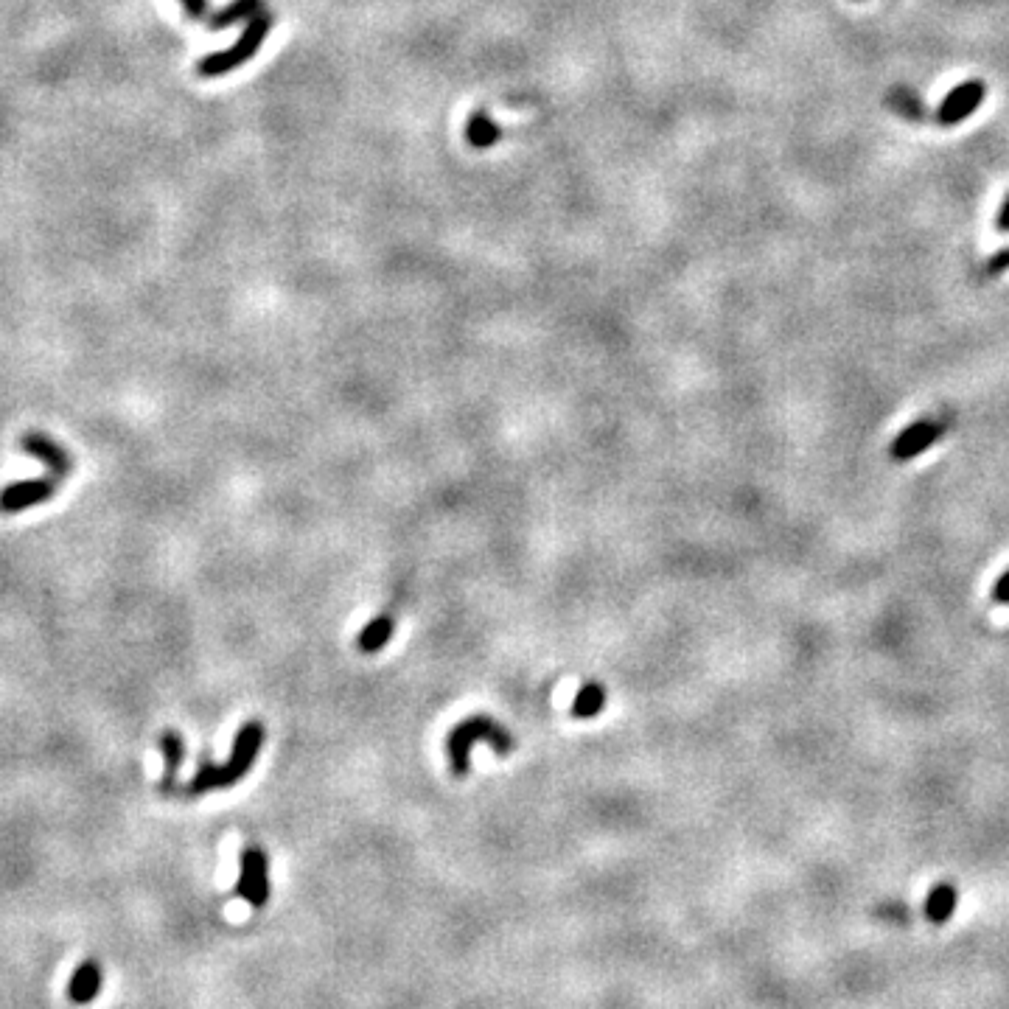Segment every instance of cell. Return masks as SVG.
<instances>
[{"label":"cell","instance_id":"obj_4","mask_svg":"<svg viewBox=\"0 0 1009 1009\" xmlns=\"http://www.w3.org/2000/svg\"><path fill=\"white\" fill-rule=\"evenodd\" d=\"M236 895L253 909H264L270 900V858L258 844H247L239 855Z\"/></svg>","mask_w":1009,"mask_h":1009},{"label":"cell","instance_id":"obj_13","mask_svg":"<svg viewBox=\"0 0 1009 1009\" xmlns=\"http://www.w3.org/2000/svg\"><path fill=\"white\" fill-rule=\"evenodd\" d=\"M258 12H261V0H230L225 9H219L216 15H211L208 26H211V31L230 29L236 23H247Z\"/></svg>","mask_w":1009,"mask_h":1009},{"label":"cell","instance_id":"obj_16","mask_svg":"<svg viewBox=\"0 0 1009 1009\" xmlns=\"http://www.w3.org/2000/svg\"><path fill=\"white\" fill-rule=\"evenodd\" d=\"M953 909H956V889L948 886V883H939L931 889V895L925 900V914L931 923H948L951 920Z\"/></svg>","mask_w":1009,"mask_h":1009},{"label":"cell","instance_id":"obj_19","mask_svg":"<svg viewBox=\"0 0 1009 1009\" xmlns=\"http://www.w3.org/2000/svg\"><path fill=\"white\" fill-rule=\"evenodd\" d=\"M993 603H1001V606H1009V569L995 581L993 586Z\"/></svg>","mask_w":1009,"mask_h":1009},{"label":"cell","instance_id":"obj_1","mask_svg":"<svg viewBox=\"0 0 1009 1009\" xmlns=\"http://www.w3.org/2000/svg\"><path fill=\"white\" fill-rule=\"evenodd\" d=\"M264 743V726L258 721H250L244 724L239 732H236V740H233V752H230L228 763H202L197 768V774L191 777V782H185L183 788H177V796H199L208 794V791H225V788H233L236 782L247 777V771L253 768L258 757V749Z\"/></svg>","mask_w":1009,"mask_h":1009},{"label":"cell","instance_id":"obj_3","mask_svg":"<svg viewBox=\"0 0 1009 1009\" xmlns=\"http://www.w3.org/2000/svg\"><path fill=\"white\" fill-rule=\"evenodd\" d=\"M275 26V17L270 12H258L253 15L247 23H244L242 37L236 43L225 48V51H216V54H208L205 59L197 62V76L202 79H216V76H225V73H233L236 68H242L244 62L256 57L261 43L267 40V34Z\"/></svg>","mask_w":1009,"mask_h":1009},{"label":"cell","instance_id":"obj_11","mask_svg":"<svg viewBox=\"0 0 1009 1009\" xmlns=\"http://www.w3.org/2000/svg\"><path fill=\"white\" fill-rule=\"evenodd\" d=\"M886 104L895 110L900 118H906V121H914V124H920V121H928V110H925V101L911 90V87H906V85H895V87H889V93H886Z\"/></svg>","mask_w":1009,"mask_h":1009},{"label":"cell","instance_id":"obj_18","mask_svg":"<svg viewBox=\"0 0 1009 1009\" xmlns=\"http://www.w3.org/2000/svg\"><path fill=\"white\" fill-rule=\"evenodd\" d=\"M188 20H205L208 17V0H180Z\"/></svg>","mask_w":1009,"mask_h":1009},{"label":"cell","instance_id":"obj_17","mask_svg":"<svg viewBox=\"0 0 1009 1009\" xmlns=\"http://www.w3.org/2000/svg\"><path fill=\"white\" fill-rule=\"evenodd\" d=\"M1007 270H1009V247L1007 250H998L995 256H990L984 264H981V275H984V278H995V275H1001V272Z\"/></svg>","mask_w":1009,"mask_h":1009},{"label":"cell","instance_id":"obj_10","mask_svg":"<svg viewBox=\"0 0 1009 1009\" xmlns=\"http://www.w3.org/2000/svg\"><path fill=\"white\" fill-rule=\"evenodd\" d=\"M160 752H163V760H166V777L157 782V785H160V791H163V794L174 796L177 794V788H180V782L174 780V777H177V768L183 766V757H185L183 738H180L177 732L166 729V732L160 735Z\"/></svg>","mask_w":1009,"mask_h":1009},{"label":"cell","instance_id":"obj_20","mask_svg":"<svg viewBox=\"0 0 1009 1009\" xmlns=\"http://www.w3.org/2000/svg\"><path fill=\"white\" fill-rule=\"evenodd\" d=\"M995 230H998V233H1009V194L1004 197V202H1001V208H998V216H995Z\"/></svg>","mask_w":1009,"mask_h":1009},{"label":"cell","instance_id":"obj_7","mask_svg":"<svg viewBox=\"0 0 1009 1009\" xmlns=\"http://www.w3.org/2000/svg\"><path fill=\"white\" fill-rule=\"evenodd\" d=\"M57 494V477L48 480H23V483L6 485L0 491V511L3 513H20L29 511L34 505H43Z\"/></svg>","mask_w":1009,"mask_h":1009},{"label":"cell","instance_id":"obj_5","mask_svg":"<svg viewBox=\"0 0 1009 1009\" xmlns=\"http://www.w3.org/2000/svg\"><path fill=\"white\" fill-rule=\"evenodd\" d=\"M948 424H951L948 418H920V421H914L911 427L903 429L892 441L889 457L895 463H909L914 457H920L948 432Z\"/></svg>","mask_w":1009,"mask_h":1009},{"label":"cell","instance_id":"obj_8","mask_svg":"<svg viewBox=\"0 0 1009 1009\" xmlns=\"http://www.w3.org/2000/svg\"><path fill=\"white\" fill-rule=\"evenodd\" d=\"M20 446H23L26 455L37 457L40 463H45L48 469L54 471L57 480L68 477L73 471V457L68 455V449H62L54 438H48L43 432H26L20 438Z\"/></svg>","mask_w":1009,"mask_h":1009},{"label":"cell","instance_id":"obj_14","mask_svg":"<svg viewBox=\"0 0 1009 1009\" xmlns=\"http://www.w3.org/2000/svg\"><path fill=\"white\" fill-rule=\"evenodd\" d=\"M393 620L390 617H373L370 620L368 626L362 628V634L356 637V648L362 651V654H376V651H382L384 645L387 642L393 640Z\"/></svg>","mask_w":1009,"mask_h":1009},{"label":"cell","instance_id":"obj_12","mask_svg":"<svg viewBox=\"0 0 1009 1009\" xmlns=\"http://www.w3.org/2000/svg\"><path fill=\"white\" fill-rule=\"evenodd\" d=\"M502 138V129L494 124V118L485 110H474L466 121V141L474 149H491Z\"/></svg>","mask_w":1009,"mask_h":1009},{"label":"cell","instance_id":"obj_9","mask_svg":"<svg viewBox=\"0 0 1009 1009\" xmlns=\"http://www.w3.org/2000/svg\"><path fill=\"white\" fill-rule=\"evenodd\" d=\"M101 993V967L99 962L87 959L82 965L73 970L71 981H68V998H71L76 1007H85V1004H93Z\"/></svg>","mask_w":1009,"mask_h":1009},{"label":"cell","instance_id":"obj_15","mask_svg":"<svg viewBox=\"0 0 1009 1009\" xmlns=\"http://www.w3.org/2000/svg\"><path fill=\"white\" fill-rule=\"evenodd\" d=\"M603 707H606V690L597 682H589L578 690V696L572 701V710L569 712L578 721H589V718H597L603 712Z\"/></svg>","mask_w":1009,"mask_h":1009},{"label":"cell","instance_id":"obj_2","mask_svg":"<svg viewBox=\"0 0 1009 1009\" xmlns=\"http://www.w3.org/2000/svg\"><path fill=\"white\" fill-rule=\"evenodd\" d=\"M477 743H488L497 754H511L516 749V740L511 738V732L502 724H497L491 715H471L466 721H460L446 738V754H449V763H452V771L457 777L469 774L471 749Z\"/></svg>","mask_w":1009,"mask_h":1009},{"label":"cell","instance_id":"obj_6","mask_svg":"<svg viewBox=\"0 0 1009 1009\" xmlns=\"http://www.w3.org/2000/svg\"><path fill=\"white\" fill-rule=\"evenodd\" d=\"M984 99H987V85L981 79H967L962 85L953 87L951 93L942 99L937 113H934V121L939 127H956L976 113Z\"/></svg>","mask_w":1009,"mask_h":1009}]
</instances>
